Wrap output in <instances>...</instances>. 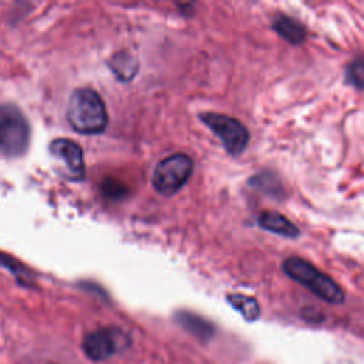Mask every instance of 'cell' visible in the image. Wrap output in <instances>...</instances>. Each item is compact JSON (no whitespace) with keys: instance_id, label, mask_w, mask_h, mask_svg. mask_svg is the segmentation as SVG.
Returning <instances> with one entry per match:
<instances>
[{"instance_id":"cell-1","label":"cell","mask_w":364,"mask_h":364,"mask_svg":"<svg viewBox=\"0 0 364 364\" xmlns=\"http://www.w3.org/2000/svg\"><path fill=\"white\" fill-rule=\"evenodd\" d=\"M65 115L71 128L85 135L102 132L108 122L104 100L92 88H77L73 91Z\"/></svg>"},{"instance_id":"cell-2","label":"cell","mask_w":364,"mask_h":364,"mask_svg":"<svg viewBox=\"0 0 364 364\" xmlns=\"http://www.w3.org/2000/svg\"><path fill=\"white\" fill-rule=\"evenodd\" d=\"M282 270L286 276L309 289L318 299L331 304H341L344 301V291L337 284V282H334L330 276L318 270L306 259L290 256L283 260Z\"/></svg>"},{"instance_id":"cell-3","label":"cell","mask_w":364,"mask_h":364,"mask_svg":"<svg viewBox=\"0 0 364 364\" xmlns=\"http://www.w3.org/2000/svg\"><path fill=\"white\" fill-rule=\"evenodd\" d=\"M30 144V127L24 114L13 104L0 105V154L23 155Z\"/></svg>"},{"instance_id":"cell-4","label":"cell","mask_w":364,"mask_h":364,"mask_svg":"<svg viewBox=\"0 0 364 364\" xmlns=\"http://www.w3.org/2000/svg\"><path fill=\"white\" fill-rule=\"evenodd\" d=\"M193 162L186 154H173L161 159L152 172L154 189L165 196L176 193L191 178Z\"/></svg>"},{"instance_id":"cell-5","label":"cell","mask_w":364,"mask_h":364,"mask_svg":"<svg viewBox=\"0 0 364 364\" xmlns=\"http://www.w3.org/2000/svg\"><path fill=\"white\" fill-rule=\"evenodd\" d=\"M202 122L222 141L225 149L233 155H240L249 144V131L247 128L237 121L225 114L216 112H203L200 114Z\"/></svg>"},{"instance_id":"cell-6","label":"cell","mask_w":364,"mask_h":364,"mask_svg":"<svg viewBox=\"0 0 364 364\" xmlns=\"http://www.w3.org/2000/svg\"><path fill=\"white\" fill-rule=\"evenodd\" d=\"M128 346V334L118 327H102L94 330L82 340V351L92 361H104Z\"/></svg>"},{"instance_id":"cell-7","label":"cell","mask_w":364,"mask_h":364,"mask_svg":"<svg viewBox=\"0 0 364 364\" xmlns=\"http://www.w3.org/2000/svg\"><path fill=\"white\" fill-rule=\"evenodd\" d=\"M51 155L61 162L63 173L71 181H81L85 176V164L81 146L67 138H55L50 144Z\"/></svg>"},{"instance_id":"cell-8","label":"cell","mask_w":364,"mask_h":364,"mask_svg":"<svg viewBox=\"0 0 364 364\" xmlns=\"http://www.w3.org/2000/svg\"><path fill=\"white\" fill-rule=\"evenodd\" d=\"M257 223L262 229L272 232L274 235L283 236V237L294 239L300 235L299 228L291 220H289L284 215H282L280 212H276V210L262 212L257 218Z\"/></svg>"},{"instance_id":"cell-9","label":"cell","mask_w":364,"mask_h":364,"mask_svg":"<svg viewBox=\"0 0 364 364\" xmlns=\"http://www.w3.org/2000/svg\"><path fill=\"white\" fill-rule=\"evenodd\" d=\"M175 320L185 331L200 341H208L215 333V326L209 320L192 311H178Z\"/></svg>"},{"instance_id":"cell-10","label":"cell","mask_w":364,"mask_h":364,"mask_svg":"<svg viewBox=\"0 0 364 364\" xmlns=\"http://www.w3.org/2000/svg\"><path fill=\"white\" fill-rule=\"evenodd\" d=\"M272 27L282 38H284L286 41H289L290 44H294V46L301 44L307 37L304 26L301 23H299L297 20H294L289 16H284V14H277L273 18Z\"/></svg>"},{"instance_id":"cell-11","label":"cell","mask_w":364,"mask_h":364,"mask_svg":"<svg viewBox=\"0 0 364 364\" xmlns=\"http://www.w3.org/2000/svg\"><path fill=\"white\" fill-rule=\"evenodd\" d=\"M226 299L230 303V306L235 310H237L246 321H256L260 317V306L256 299L240 293L229 294Z\"/></svg>"},{"instance_id":"cell-12","label":"cell","mask_w":364,"mask_h":364,"mask_svg":"<svg viewBox=\"0 0 364 364\" xmlns=\"http://www.w3.org/2000/svg\"><path fill=\"white\" fill-rule=\"evenodd\" d=\"M109 65H111V70L117 74V77L124 81L131 80L138 70V65L134 57L124 53L114 55L112 60L109 61Z\"/></svg>"},{"instance_id":"cell-13","label":"cell","mask_w":364,"mask_h":364,"mask_svg":"<svg viewBox=\"0 0 364 364\" xmlns=\"http://www.w3.org/2000/svg\"><path fill=\"white\" fill-rule=\"evenodd\" d=\"M347 84L353 85L354 88L364 91V57H357L351 60L344 73Z\"/></svg>"},{"instance_id":"cell-14","label":"cell","mask_w":364,"mask_h":364,"mask_svg":"<svg viewBox=\"0 0 364 364\" xmlns=\"http://www.w3.org/2000/svg\"><path fill=\"white\" fill-rule=\"evenodd\" d=\"M250 183L262 191L266 189V186H269V193L270 195H276V193H280L282 192V185L279 181L274 179V175L272 173H259L257 176H255Z\"/></svg>"},{"instance_id":"cell-15","label":"cell","mask_w":364,"mask_h":364,"mask_svg":"<svg viewBox=\"0 0 364 364\" xmlns=\"http://www.w3.org/2000/svg\"><path fill=\"white\" fill-rule=\"evenodd\" d=\"M102 192L109 198H119L125 193V188L117 181H105L102 183Z\"/></svg>"}]
</instances>
